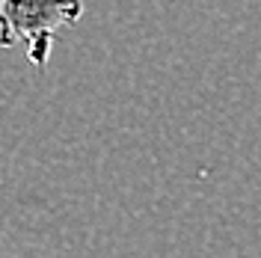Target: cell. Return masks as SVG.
<instances>
[{"label":"cell","instance_id":"obj_1","mask_svg":"<svg viewBox=\"0 0 261 258\" xmlns=\"http://www.w3.org/2000/svg\"><path fill=\"white\" fill-rule=\"evenodd\" d=\"M83 0H0V48L24 45L36 68H45L57 30L77 24Z\"/></svg>","mask_w":261,"mask_h":258}]
</instances>
